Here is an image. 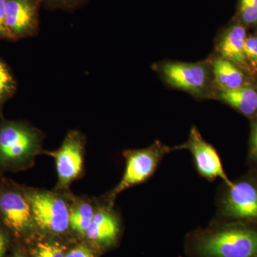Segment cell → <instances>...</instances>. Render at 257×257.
Returning <instances> with one entry per match:
<instances>
[{
  "instance_id": "ffe728a7",
  "label": "cell",
  "mask_w": 257,
  "mask_h": 257,
  "mask_svg": "<svg viewBox=\"0 0 257 257\" xmlns=\"http://www.w3.org/2000/svg\"><path fill=\"white\" fill-rule=\"evenodd\" d=\"M244 55L246 64L257 70V37H246L244 45Z\"/></svg>"
},
{
  "instance_id": "484cf974",
  "label": "cell",
  "mask_w": 257,
  "mask_h": 257,
  "mask_svg": "<svg viewBox=\"0 0 257 257\" xmlns=\"http://www.w3.org/2000/svg\"><path fill=\"white\" fill-rule=\"evenodd\" d=\"M251 2L253 3V5L257 8V0H251Z\"/></svg>"
},
{
  "instance_id": "e0dca14e",
  "label": "cell",
  "mask_w": 257,
  "mask_h": 257,
  "mask_svg": "<svg viewBox=\"0 0 257 257\" xmlns=\"http://www.w3.org/2000/svg\"><path fill=\"white\" fill-rule=\"evenodd\" d=\"M89 0H43L44 8L47 10L72 12L87 4Z\"/></svg>"
},
{
  "instance_id": "4fadbf2b",
  "label": "cell",
  "mask_w": 257,
  "mask_h": 257,
  "mask_svg": "<svg viewBox=\"0 0 257 257\" xmlns=\"http://www.w3.org/2000/svg\"><path fill=\"white\" fill-rule=\"evenodd\" d=\"M211 67L214 82L220 90H232L243 87L244 75L233 62L217 57Z\"/></svg>"
},
{
  "instance_id": "5bb4252c",
  "label": "cell",
  "mask_w": 257,
  "mask_h": 257,
  "mask_svg": "<svg viewBox=\"0 0 257 257\" xmlns=\"http://www.w3.org/2000/svg\"><path fill=\"white\" fill-rule=\"evenodd\" d=\"M219 99L246 116L257 114V92L253 88L241 87L232 90H220Z\"/></svg>"
},
{
  "instance_id": "603a6c76",
  "label": "cell",
  "mask_w": 257,
  "mask_h": 257,
  "mask_svg": "<svg viewBox=\"0 0 257 257\" xmlns=\"http://www.w3.org/2000/svg\"><path fill=\"white\" fill-rule=\"evenodd\" d=\"M65 257H94L90 250L84 246H78L71 250Z\"/></svg>"
},
{
  "instance_id": "7c38bea8",
  "label": "cell",
  "mask_w": 257,
  "mask_h": 257,
  "mask_svg": "<svg viewBox=\"0 0 257 257\" xmlns=\"http://www.w3.org/2000/svg\"><path fill=\"white\" fill-rule=\"evenodd\" d=\"M246 39L245 28L240 25H234L224 32L218 50L221 57L233 62L237 66H246L244 45Z\"/></svg>"
},
{
  "instance_id": "277c9868",
  "label": "cell",
  "mask_w": 257,
  "mask_h": 257,
  "mask_svg": "<svg viewBox=\"0 0 257 257\" xmlns=\"http://www.w3.org/2000/svg\"><path fill=\"white\" fill-rule=\"evenodd\" d=\"M175 150H177L176 147H168L160 141H156L147 148L124 152V173L119 183L111 193V204L123 191L148 180L155 173L166 155Z\"/></svg>"
},
{
  "instance_id": "6da1fadb",
  "label": "cell",
  "mask_w": 257,
  "mask_h": 257,
  "mask_svg": "<svg viewBox=\"0 0 257 257\" xmlns=\"http://www.w3.org/2000/svg\"><path fill=\"white\" fill-rule=\"evenodd\" d=\"M188 257H257V223L216 220L186 235Z\"/></svg>"
},
{
  "instance_id": "ac0fdd59",
  "label": "cell",
  "mask_w": 257,
  "mask_h": 257,
  "mask_svg": "<svg viewBox=\"0 0 257 257\" xmlns=\"http://www.w3.org/2000/svg\"><path fill=\"white\" fill-rule=\"evenodd\" d=\"M35 257H65L64 248L58 243L39 242L35 249Z\"/></svg>"
},
{
  "instance_id": "8fae6325",
  "label": "cell",
  "mask_w": 257,
  "mask_h": 257,
  "mask_svg": "<svg viewBox=\"0 0 257 257\" xmlns=\"http://www.w3.org/2000/svg\"><path fill=\"white\" fill-rule=\"evenodd\" d=\"M120 231L117 216L110 211L101 210L94 214L86 235L93 242L104 246H111L119 239Z\"/></svg>"
},
{
  "instance_id": "7402d4cb",
  "label": "cell",
  "mask_w": 257,
  "mask_h": 257,
  "mask_svg": "<svg viewBox=\"0 0 257 257\" xmlns=\"http://www.w3.org/2000/svg\"><path fill=\"white\" fill-rule=\"evenodd\" d=\"M7 0H0V40L10 41L9 33L5 23Z\"/></svg>"
},
{
  "instance_id": "ba28073f",
  "label": "cell",
  "mask_w": 257,
  "mask_h": 257,
  "mask_svg": "<svg viewBox=\"0 0 257 257\" xmlns=\"http://www.w3.org/2000/svg\"><path fill=\"white\" fill-rule=\"evenodd\" d=\"M43 0H7L5 23L10 41L35 36Z\"/></svg>"
},
{
  "instance_id": "8992f818",
  "label": "cell",
  "mask_w": 257,
  "mask_h": 257,
  "mask_svg": "<svg viewBox=\"0 0 257 257\" xmlns=\"http://www.w3.org/2000/svg\"><path fill=\"white\" fill-rule=\"evenodd\" d=\"M33 221L41 229L63 233L69 226V213L63 199L45 192H25Z\"/></svg>"
},
{
  "instance_id": "44dd1931",
  "label": "cell",
  "mask_w": 257,
  "mask_h": 257,
  "mask_svg": "<svg viewBox=\"0 0 257 257\" xmlns=\"http://www.w3.org/2000/svg\"><path fill=\"white\" fill-rule=\"evenodd\" d=\"M248 157L250 162L257 165V120L251 126Z\"/></svg>"
},
{
  "instance_id": "30bf717a",
  "label": "cell",
  "mask_w": 257,
  "mask_h": 257,
  "mask_svg": "<svg viewBox=\"0 0 257 257\" xmlns=\"http://www.w3.org/2000/svg\"><path fill=\"white\" fill-rule=\"evenodd\" d=\"M83 139L77 132L69 133L62 146L50 155L55 157L59 180L67 186L80 173L82 167Z\"/></svg>"
},
{
  "instance_id": "cb8c5ba5",
  "label": "cell",
  "mask_w": 257,
  "mask_h": 257,
  "mask_svg": "<svg viewBox=\"0 0 257 257\" xmlns=\"http://www.w3.org/2000/svg\"><path fill=\"white\" fill-rule=\"evenodd\" d=\"M8 239L6 233L0 225V257H4L8 249Z\"/></svg>"
},
{
  "instance_id": "52a82bcc",
  "label": "cell",
  "mask_w": 257,
  "mask_h": 257,
  "mask_svg": "<svg viewBox=\"0 0 257 257\" xmlns=\"http://www.w3.org/2000/svg\"><path fill=\"white\" fill-rule=\"evenodd\" d=\"M176 148L190 152L196 171L202 178L209 182L220 179L223 183L228 185L231 183L216 149L202 138L196 126L191 128L187 141Z\"/></svg>"
},
{
  "instance_id": "d6986e66",
  "label": "cell",
  "mask_w": 257,
  "mask_h": 257,
  "mask_svg": "<svg viewBox=\"0 0 257 257\" xmlns=\"http://www.w3.org/2000/svg\"><path fill=\"white\" fill-rule=\"evenodd\" d=\"M239 13L243 23L248 25L257 23V8L251 0H240Z\"/></svg>"
},
{
  "instance_id": "9c48e42d",
  "label": "cell",
  "mask_w": 257,
  "mask_h": 257,
  "mask_svg": "<svg viewBox=\"0 0 257 257\" xmlns=\"http://www.w3.org/2000/svg\"><path fill=\"white\" fill-rule=\"evenodd\" d=\"M0 216L7 227L17 237L31 229V207L25 193L18 188L0 185Z\"/></svg>"
},
{
  "instance_id": "5b68a950",
  "label": "cell",
  "mask_w": 257,
  "mask_h": 257,
  "mask_svg": "<svg viewBox=\"0 0 257 257\" xmlns=\"http://www.w3.org/2000/svg\"><path fill=\"white\" fill-rule=\"evenodd\" d=\"M157 68L171 87L192 95H204L210 85L211 67L205 62H167Z\"/></svg>"
},
{
  "instance_id": "3957f363",
  "label": "cell",
  "mask_w": 257,
  "mask_h": 257,
  "mask_svg": "<svg viewBox=\"0 0 257 257\" xmlns=\"http://www.w3.org/2000/svg\"><path fill=\"white\" fill-rule=\"evenodd\" d=\"M38 131L23 121L3 119L0 124V167L18 170L31 160L40 149Z\"/></svg>"
},
{
  "instance_id": "7a4b0ae2",
  "label": "cell",
  "mask_w": 257,
  "mask_h": 257,
  "mask_svg": "<svg viewBox=\"0 0 257 257\" xmlns=\"http://www.w3.org/2000/svg\"><path fill=\"white\" fill-rule=\"evenodd\" d=\"M219 220L257 223V170L248 171L229 184L217 197Z\"/></svg>"
},
{
  "instance_id": "9a60e30c",
  "label": "cell",
  "mask_w": 257,
  "mask_h": 257,
  "mask_svg": "<svg viewBox=\"0 0 257 257\" xmlns=\"http://www.w3.org/2000/svg\"><path fill=\"white\" fill-rule=\"evenodd\" d=\"M94 216L92 206L83 203L74 208L69 214V225L79 234H86L92 224Z\"/></svg>"
},
{
  "instance_id": "2e32d148",
  "label": "cell",
  "mask_w": 257,
  "mask_h": 257,
  "mask_svg": "<svg viewBox=\"0 0 257 257\" xmlns=\"http://www.w3.org/2000/svg\"><path fill=\"white\" fill-rule=\"evenodd\" d=\"M17 89L18 84L13 73L0 57V115L5 102L13 97Z\"/></svg>"
},
{
  "instance_id": "d4e9b609",
  "label": "cell",
  "mask_w": 257,
  "mask_h": 257,
  "mask_svg": "<svg viewBox=\"0 0 257 257\" xmlns=\"http://www.w3.org/2000/svg\"><path fill=\"white\" fill-rule=\"evenodd\" d=\"M13 257H27L26 256H25V255L23 254V253H21L20 252H16L15 253L14 256Z\"/></svg>"
}]
</instances>
